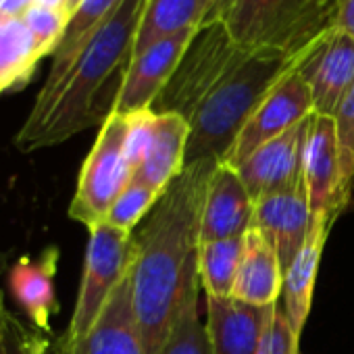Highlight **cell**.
I'll return each mask as SVG.
<instances>
[{
  "label": "cell",
  "instance_id": "cell-14",
  "mask_svg": "<svg viewBox=\"0 0 354 354\" xmlns=\"http://www.w3.org/2000/svg\"><path fill=\"white\" fill-rule=\"evenodd\" d=\"M310 223L313 213L304 182L296 188L263 196L254 203L252 227H257L263 234V238L275 248L283 273L302 248Z\"/></svg>",
  "mask_w": 354,
  "mask_h": 354
},
{
  "label": "cell",
  "instance_id": "cell-5",
  "mask_svg": "<svg viewBox=\"0 0 354 354\" xmlns=\"http://www.w3.org/2000/svg\"><path fill=\"white\" fill-rule=\"evenodd\" d=\"M125 138L127 115L111 113L82 165L69 217L88 230L106 219L115 201L131 184L133 171L125 156Z\"/></svg>",
  "mask_w": 354,
  "mask_h": 354
},
{
  "label": "cell",
  "instance_id": "cell-2",
  "mask_svg": "<svg viewBox=\"0 0 354 354\" xmlns=\"http://www.w3.org/2000/svg\"><path fill=\"white\" fill-rule=\"evenodd\" d=\"M146 0H123L86 46L61 86L46 117L32 129H19L15 146L24 154L50 148L102 125L115 111Z\"/></svg>",
  "mask_w": 354,
  "mask_h": 354
},
{
  "label": "cell",
  "instance_id": "cell-17",
  "mask_svg": "<svg viewBox=\"0 0 354 354\" xmlns=\"http://www.w3.org/2000/svg\"><path fill=\"white\" fill-rule=\"evenodd\" d=\"M57 354H144L129 273L117 286L88 335L75 344L59 346Z\"/></svg>",
  "mask_w": 354,
  "mask_h": 354
},
{
  "label": "cell",
  "instance_id": "cell-10",
  "mask_svg": "<svg viewBox=\"0 0 354 354\" xmlns=\"http://www.w3.org/2000/svg\"><path fill=\"white\" fill-rule=\"evenodd\" d=\"M296 71L304 77L317 115L333 117L342 96L354 80V40L329 28L298 61Z\"/></svg>",
  "mask_w": 354,
  "mask_h": 354
},
{
  "label": "cell",
  "instance_id": "cell-21",
  "mask_svg": "<svg viewBox=\"0 0 354 354\" xmlns=\"http://www.w3.org/2000/svg\"><path fill=\"white\" fill-rule=\"evenodd\" d=\"M48 55L53 53L34 32L28 13H0V94L24 90Z\"/></svg>",
  "mask_w": 354,
  "mask_h": 354
},
{
  "label": "cell",
  "instance_id": "cell-26",
  "mask_svg": "<svg viewBox=\"0 0 354 354\" xmlns=\"http://www.w3.org/2000/svg\"><path fill=\"white\" fill-rule=\"evenodd\" d=\"M162 194L165 192H158V190L148 188L144 184L131 182L121 192V196L115 201V205L111 207V211H109L104 221L109 225L117 227V230L133 234L138 230V225L146 219V215L152 211V207L158 203V198Z\"/></svg>",
  "mask_w": 354,
  "mask_h": 354
},
{
  "label": "cell",
  "instance_id": "cell-27",
  "mask_svg": "<svg viewBox=\"0 0 354 354\" xmlns=\"http://www.w3.org/2000/svg\"><path fill=\"white\" fill-rule=\"evenodd\" d=\"M333 121L339 152V188L344 198L350 201L354 182V80L342 96Z\"/></svg>",
  "mask_w": 354,
  "mask_h": 354
},
{
  "label": "cell",
  "instance_id": "cell-23",
  "mask_svg": "<svg viewBox=\"0 0 354 354\" xmlns=\"http://www.w3.org/2000/svg\"><path fill=\"white\" fill-rule=\"evenodd\" d=\"M201 17L203 0H146L140 15L131 57L140 55L162 38L198 28Z\"/></svg>",
  "mask_w": 354,
  "mask_h": 354
},
{
  "label": "cell",
  "instance_id": "cell-35",
  "mask_svg": "<svg viewBox=\"0 0 354 354\" xmlns=\"http://www.w3.org/2000/svg\"><path fill=\"white\" fill-rule=\"evenodd\" d=\"M5 269H9V265H7V257L3 254V252H0V275H3V271Z\"/></svg>",
  "mask_w": 354,
  "mask_h": 354
},
{
  "label": "cell",
  "instance_id": "cell-32",
  "mask_svg": "<svg viewBox=\"0 0 354 354\" xmlns=\"http://www.w3.org/2000/svg\"><path fill=\"white\" fill-rule=\"evenodd\" d=\"M227 3V0H203V17H201V26L203 24H209V21H215L221 7Z\"/></svg>",
  "mask_w": 354,
  "mask_h": 354
},
{
  "label": "cell",
  "instance_id": "cell-29",
  "mask_svg": "<svg viewBox=\"0 0 354 354\" xmlns=\"http://www.w3.org/2000/svg\"><path fill=\"white\" fill-rule=\"evenodd\" d=\"M257 354H300V335L290 325V319L279 302L273 304L269 313Z\"/></svg>",
  "mask_w": 354,
  "mask_h": 354
},
{
  "label": "cell",
  "instance_id": "cell-11",
  "mask_svg": "<svg viewBox=\"0 0 354 354\" xmlns=\"http://www.w3.org/2000/svg\"><path fill=\"white\" fill-rule=\"evenodd\" d=\"M198 28L162 38L140 55L131 57L113 113L131 115L138 111L152 109L154 100L158 98V94L175 73L177 65L184 59Z\"/></svg>",
  "mask_w": 354,
  "mask_h": 354
},
{
  "label": "cell",
  "instance_id": "cell-13",
  "mask_svg": "<svg viewBox=\"0 0 354 354\" xmlns=\"http://www.w3.org/2000/svg\"><path fill=\"white\" fill-rule=\"evenodd\" d=\"M304 186L308 194L310 213H329L339 217L348 207L339 188V152L333 117L313 113L310 129L304 148Z\"/></svg>",
  "mask_w": 354,
  "mask_h": 354
},
{
  "label": "cell",
  "instance_id": "cell-16",
  "mask_svg": "<svg viewBox=\"0 0 354 354\" xmlns=\"http://www.w3.org/2000/svg\"><path fill=\"white\" fill-rule=\"evenodd\" d=\"M61 252L57 246L44 248L38 257H19L9 265V290L30 323L42 331H53V317L59 313L55 277Z\"/></svg>",
  "mask_w": 354,
  "mask_h": 354
},
{
  "label": "cell",
  "instance_id": "cell-7",
  "mask_svg": "<svg viewBox=\"0 0 354 354\" xmlns=\"http://www.w3.org/2000/svg\"><path fill=\"white\" fill-rule=\"evenodd\" d=\"M250 48L238 44L221 21H209L194 34L184 59L152 104L154 113L190 117L205 92Z\"/></svg>",
  "mask_w": 354,
  "mask_h": 354
},
{
  "label": "cell",
  "instance_id": "cell-24",
  "mask_svg": "<svg viewBox=\"0 0 354 354\" xmlns=\"http://www.w3.org/2000/svg\"><path fill=\"white\" fill-rule=\"evenodd\" d=\"M244 254V236L227 240L201 242L198 279L205 296L230 298Z\"/></svg>",
  "mask_w": 354,
  "mask_h": 354
},
{
  "label": "cell",
  "instance_id": "cell-3",
  "mask_svg": "<svg viewBox=\"0 0 354 354\" xmlns=\"http://www.w3.org/2000/svg\"><path fill=\"white\" fill-rule=\"evenodd\" d=\"M298 61L288 53L265 48L248 50L232 65L186 119L190 123L186 165L205 158L221 162L257 106Z\"/></svg>",
  "mask_w": 354,
  "mask_h": 354
},
{
  "label": "cell",
  "instance_id": "cell-18",
  "mask_svg": "<svg viewBox=\"0 0 354 354\" xmlns=\"http://www.w3.org/2000/svg\"><path fill=\"white\" fill-rule=\"evenodd\" d=\"M211 354H257L273 306H252L236 298L205 296Z\"/></svg>",
  "mask_w": 354,
  "mask_h": 354
},
{
  "label": "cell",
  "instance_id": "cell-8",
  "mask_svg": "<svg viewBox=\"0 0 354 354\" xmlns=\"http://www.w3.org/2000/svg\"><path fill=\"white\" fill-rule=\"evenodd\" d=\"M315 113L310 90L296 67L277 82V86L265 96V100L250 115L234 146L221 162L236 167L248 158L257 148L286 133L294 125L302 123Z\"/></svg>",
  "mask_w": 354,
  "mask_h": 354
},
{
  "label": "cell",
  "instance_id": "cell-12",
  "mask_svg": "<svg viewBox=\"0 0 354 354\" xmlns=\"http://www.w3.org/2000/svg\"><path fill=\"white\" fill-rule=\"evenodd\" d=\"M121 3L123 0H84L80 9L71 15L65 36L53 55V65L46 75V82H44L42 90L38 92L34 106H32L28 119L24 121L21 129H32L46 117L61 86L65 84L71 69L75 67L77 59L82 57L86 46L92 42V38L100 32V28L111 19V15L117 11V7Z\"/></svg>",
  "mask_w": 354,
  "mask_h": 354
},
{
  "label": "cell",
  "instance_id": "cell-25",
  "mask_svg": "<svg viewBox=\"0 0 354 354\" xmlns=\"http://www.w3.org/2000/svg\"><path fill=\"white\" fill-rule=\"evenodd\" d=\"M201 298L203 292L188 302L160 354H211L207 325L201 319Z\"/></svg>",
  "mask_w": 354,
  "mask_h": 354
},
{
  "label": "cell",
  "instance_id": "cell-6",
  "mask_svg": "<svg viewBox=\"0 0 354 354\" xmlns=\"http://www.w3.org/2000/svg\"><path fill=\"white\" fill-rule=\"evenodd\" d=\"M84 273L75 298V308L59 346H69L88 335L98 321L109 298L129 273L133 259V234L117 230L106 221L88 230Z\"/></svg>",
  "mask_w": 354,
  "mask_h": 354
},
{
  "label": "cell",
  "instance_id": "cell-22",
  "mask_svg": "<svg viewBox=\"0 0 354 354\" xmlns=\"http://www.w3.org/2000/svg\"><path fill=\"white\" fill-rule=\"evenodd\" d=\"M283 290V267L275 248L257 227L244 234V254L232 298L252 306H273Z\"/></svg>",
  "mask_w": 354,
  "mask_h": 354
},
{
  "label": "cell",
  "instance_id": "cell-28",
  "mask_svg": "<svg viewBox=\"0 0 354 354\" xmlns=\"http://www.w3.org/2000/svg\"><path fill=\"white\" fill-rule=\"evenodd\" d=\"M50 348L48 337L38 331L32 323L21 321L7 306L3 313V329H0V354H40Z\"/></svg>",
  "mask_w": 354,
  "mask_h": 354
},
{
  "label": "cell",
  "instance_id": "cell-20",
  "mask_svg": "<svg viewBox=\"0 0 354 354\" xmlns=\"http://www.w3.org/2000/svg\"><path fill=\"white\" fill-rule=\"evenodd\" d=\"M335 219L337 217H333L329 213H321V215L313 217V223H310V230H308V236H306L302 248L298 250L296 259L283 273L281 306L290 319V325L294 327V331L298 335L302 333L308 313H310V306H313V292H315V281H317L323 246H325V240H327Z\"/></svg>",
  "mask_w": 354,
  "mask_h": 354
},
{
  "label": "cell",
  "instance_id": "cell-36",
  "mask_svg": "<svg viewBox=\"0 0 354 354\" xmlns=\"http://www.w3.org/2000/svg\"><path fill=\"white\" fill-rule=\"evenodd\" d=\"M40 354H50V350H48V348H46V350H42V352H40Z\"/></svg>",
  "mask_w": 354,
  "mask_h": 354
},
{
  "label": "cell",
  "instance_id": "cell-30",
  "mask_svg": "<svg viewBox=\"0 0 354 354\" xmlns=\"http://www.w3.org/2000/svg\"><path fill=\"white\" fill-rule=\"evenodd\" d=\"M34 5H42L48 9H57L69 15L67 11V0H0V13H11V15H19L26 13L30 7Z\"/></svg>",
  "mask_w": 354,
  "mask_h": 354
},
{
  "label": "cell",
  "instance_id": "cell-19",
  "mask_svg": "<svg viewBox=\"0 0 354 354\" xmlns=\"http://www.w3.org/2000/svg\"><path fill=\"white\" fill-rule=\"evenodd\" d=\"M154 125L146 154L131 182L165 192L186 169L190 123L177 113H154Z\"/></svg>",
  "mask_w": 354,
  "mask_h": 354
},
{
  "label": "cell",
  "instance_id": "cell-15",
  "mask_svg": "<svg viewBox=\"0 0 354 354\" xmlns=\"http://www.w3.org/2000/svg\"><path fill=\"white\" fill-rule=\"evenodd\" d=\"M254 203L238 171L219 162L211 175L201 213V242L242 238L252 227Z\"/></svg>",
  "mask_w": 354,
  "mask_h": 354
},
{
  "label": "cell",
  "instance_id": "cell-34",
  "mask_svg": "<svg viewBox=\"0 0 354 354\" xmlns=\"http://www.w3.org/2000/svg\"><path fill=\"white\" fill-rule=\"evenodd\" d=\"M7 308V298H5V292L0 288V329H3V313Z\"/></svg>",
  "mask_w": 354,
  "mask_h": 354
},
{
  "label": "cell",
  "instance_id": "cell-31",
  "mask_svg": "<svg viewBox=\"0 0 354 354\" xmlns=\"http://www.w3.org/2000/svg\"><path fill=\"white\" fill-rule=\"evenodd\" d=\"M333 28L354 40V0H337Z\"/></svg>",
  "mask_w": 354,
  "mask_h": 354
},
{
  "label": "cell",
  "instance_id": "cell-33",
  "mask_svg": "<svg viewBox=\"0 0 354 354\" xmlns=\"http://www.w3.org/2000/svg\"><path fill=\"white\" fill-rule=\"evenodd\" d=\"M84 3V0H67V11H69V19H71V15L80 9V5Z\"/></svg>",
  "mask_w": 354,
  "mask_h": 354
},
{
  "label": "cell",
  "instance_id": "cell-1",
  "mask_svg": "<svg viewBox=\"0 0 354 354\" xmlns=\"http://www.w3.org/2000/svg\"><path fill=\"white\" fill-rule=\"evenodd\" d=\"M217 165L215 158L186 165L133 232L131 300L144 354H160L188 302L203 292L201 213Z\"/></svg>",
  "mask_w": 354,
  "mask_h": 354
},
{
  "label": "cell",
  "instance_id": "cell-9",
  "mask_svg": "<svg viewBox=\"0 0 354 354\" xmlns=\"http://www.w3.org/2000/svg\"><path fill=\"white\" fill-rule=\"evenodd\" d=\"M310 117L275 140L263 144L248 158L234 167L242 177L252 203L261 201L263 196L296 188L304 182V148L310 129Z\"/></svg>",
  "mask_w": 354,
  "mask_h": 354
},
{
  "label": "cell",
  "instance_id": "cell-4",
  "mask_svg": "<svg viewBox=\"0 0 354 354\" xmlns=\"http://www.w3.org/2000/svg\"><path fill=\"white\" fill-rule=\"evenodd\" d=\"M337 0H227L217 21L250 50H281L296 59L329 30Z\"/></svg>",
  "mask_w": 354,
  "mask_h": 354
}]
</instances>
